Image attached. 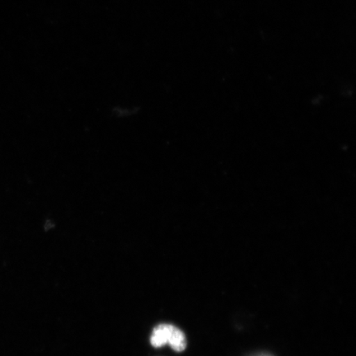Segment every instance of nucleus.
<instances>
[{
  "instance_id": "obj_1",
  "label": "nucleus",
  "mask_w": 356,
  "mask_h": 356,
  "mask_svg": "<svg viewBox=\"0 0 356 356\" xmlns=\"http://www.w3.org/2000/svg\"><path fill=\"white\" fill-rule=\"evenodd\" d=\"M150 343L155 348L169 345L177 353H181L186 348L185 334L171 324H159L154 327Z\"/></svg>"
}]
</instances>
